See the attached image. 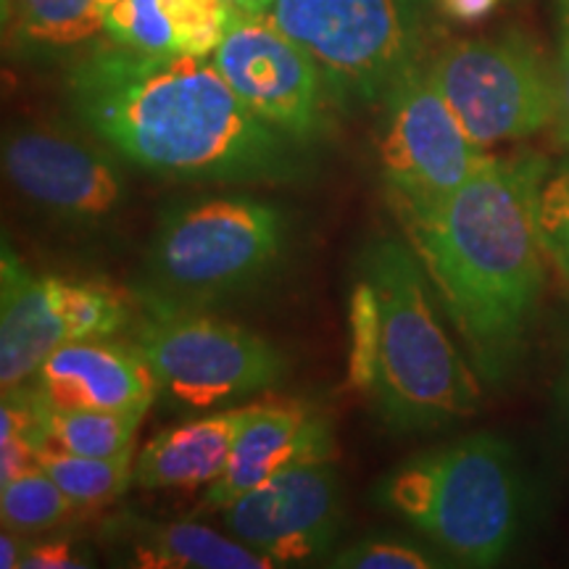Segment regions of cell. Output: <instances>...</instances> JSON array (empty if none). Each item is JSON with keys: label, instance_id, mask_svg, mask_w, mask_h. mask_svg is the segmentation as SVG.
Returning <instances> with one entry per match:
<instances>
[{"label": "cell", "instance_id": "1", "mask_svg": "<svg viewBox=\"0 0 569 569\" xmlns=\"http://www.w3.org/2000/svg\"><path fill=\"white\" fill-rule=\"evenodd\" d=\"M67 98L82 127L148 172L234 184L311 177L309 148L256 117L211 56H153L111 42L71 63Z\"/></svg>", "mask_w": 569, "mask_h": 569}, {"label": "cell", "instance_id": "2", "mask_svg": "<svg viewBox=\"0 0 569 569\" xmlns=\"http://www.w3.org/2000/svg\"><path fill=\"white\" fill-rule=\"evenodd\" d=\"M546 172L549 163L538 153L490 156L446 201L396 211L467 359L488 386L517 369L543 296L538 193Z\"/></svg>", "mask_w": 569, "mask_h": 569}, {"label": "cell", "instance_id": "3", "mask_svg": "<svg viewBox=\"0 0 569 569\" xmlns=\"http://www.w3.org/2000/svg\"><path fill=\"white\" fill-rule=\"evenodd\" d=\"M359 269L375 282L380 301V353L369 398L382 422L415 432L478 415V372L440 322L438 296L415 248L375 238Z\"/></svg>", "mask_w": 569, "mask_h": 569}, {"label": "cell", "instance_id": "4", "mask_svg": "<svg viewBox=\"0 0 569 569\" xmlns=\"http://www.w3.org/2000/svg\"><path fill=\"white\" fill-rule=\"evenodd\" d=\"M375 501L467 567H493L519 536L522 475L507 440L478 432L396 467Z\"/></svg>", "mask_w": 569, "mask_h": 569}, {"label": "cell", "instance_id": "5", "mask_svg": "<svg viewBox=\"0 0 569 569\" xmlns=\"http://www.w3.org/2000/svg\"><path fill=\"white\" fill-rule=\"evenodd\" d=\"M288 213L253 196H217L161 213L134 298L188 309L259 288L280 267Z\"/></svg>", "mask_w": 569, "mask_h": 569}, {"label": "cell", "instance_id": "6", "mask_svg": "<svg viewBox=\"0 0 569 569\" xmlns=\"http://www.w3.org/2000/svg\"><path fill=\"white\" fill-rule=\"evenodd\" d=\"M436 0H274L267 17L319 63L338 103L375 106L425 59Z\"/></svg>", "mask_w": 569, "mask_h": 569}, {"label": "cell", "instance_id": "7", "mask_svg": "<svg viewBox=\"0 0 569 569\" xmlns=\"http://www.w3.org/2000/svg\"><path fill=\"white\" fill-rule=\"evenodd\" d=\"M132 346L159 388L190 409H211L274 388L288 359L267 338L203 309L134 298Z\"/></svg>", "mask_w": 569, "mask_h": 569}, {"label": "cell", "instance_id": "8", "mask_svg": "<svg viewBox=\"0 0 569 569\" xmlns=\"http://www.w3.org/2000/svg\"><path fill=\"white\" fill-rule=\"evenodd\" d=\"M427 63L469 138L480 146L530 138L557 119V71L522 32L448 42Z\"/></svg>", "mask_w": 569, "mask_h": 569}, {"label": "cell", "instance_id": "9", "mask_svg": "<svg viewBox=\"0 0 569 569\" xmlns=\"http://www.w3.org/2000/svg\"><path fill=\"white\" fill-rule=\"evenodd\" d=\"M488 159L486 146L469 138L440 96L425 61L411 67L380 101L375 161L393 211L446 201Z\"/></svg>", "mask_w": 569, "mask_h": 569}, {"label": "cell", "instance_id": "10", "mask_svg": "<svg viewBox=\"0 0 569 569\" xmlns=\"http://www.w3.org/2000/svg\"><path fill=\"white\" fill-rule=\"evenodd\" d=\"M134 301L109 284L34 274L9 240L0 256V388L30 386L42 361L74 340L130 330Z\"/></svg>", "mask_w": 569, "mask_h": 569}, {"label": "cell", "instance_id": "11", "mask_svg": "<svg viewBox=\"0 0 569 569\" xmlns=\"http://www.w3.org/2000/svg\"><path fill=\"white\" fill-rule=\"evenodd\" d=\"M211 61L256 117L298 146L327 138V103L336 101L330 84L311 53L269 17L234 13Z\"/></svg>", "mask_w": 569, "mask_h": 569}, {"label": "cell", "instance_id": "12", "mask_svg": "<svg viewBox=\"0 0 569 569\" xmlns=\"http://www.w3.org/2000/svg\"><path fill=\"white\" fill-rule=\"evenodd\" d=\"M340 480L332 459L303 461L219 511L227 530L277 567L325 557L340 530Z\"/></svg>", "mask_w": 569, "mask_h": 569}, {"label": "cell", "instance_id": "13", "mask_svg": "<svg viewBox=\"0 0 569 569\" xmlns=\"http://www.w3.org/2000/svg\"><path fill=\"white\" fill-rule=\"evenodd\" d=\"M3 172L27 201L69 222H101L127 198L124 177L106 156L53 127L6 134Z\"/></svg>", "mask_w": 569, "mask_h": 569}, {"label": "cell", "instance_id": "14", "mask_svg": "<svg viewBox=\"0 0 569 569\" xmlns=\"http://www.w3.org/2000/svg\"><path fill=\"white\" fill-rule=\"evenodd\" d=\"M317 459H332V432L319 411L298 401L253 403L224 472L206 490L203 511H222L284 469Z\"/></svg>", "mask_w": 569, "mask_h": 569}, {"label": "cell", "instance_id": "15", "mask_svg": "<svg viewBox=\"0 0 569 569\" xmlns=\"http://www.w3.org/2000/svg\"><path fill=\"white\" fill-rule=\"evenodd\" d=\"M32 390L53 409L148 411L161 388L138 348L90 338L48 356L32 377Z\"/></svg>", "mask_w": 569, "mask_h": 569}, {"label": "cell", "instance_id": "16", "mask_svg": "<svg viewBox=\"0 0 569 569\" xmlns=\"http://www.w3.org/2000/svg\"><path fill=\"white\" fill-rule=\"evenodd\" d=\"M251 411L253 403L156 432L138 451L134 482L148 490L211 486L224 472L232 440Z\"/></svg>", "mask_w": 569, "mask_h": 569}, {"label": "cell", "instance_id": "17", "mask_svg": "<svg viewBox=\"0 0 569 569\" xmlns=\"http://www.w3.org/2000/svg\"><path fill=\"white\" fill-rule=\"evenodd\" d=\"M106 540L124 549L127 565L146 569H272L274 559L243 540L198 522H151L122 517L109 525Z\"/></svg>", "mask_w": 569, "mask_h": 569}, {"label": "cell", "instance_id": "18", "mask_svg": "<svg viewBox=\"0 0 569 569\" xmlns=\"http://www.w3.org/2000/svg\"><path fill=\"white\" fill-rule=\"evenodd\" d=\"M101 34L98 0H3V42L13 56L59 59Z\"/></svg>", "mask_w": 569, "mask_h": 569}, {"label": "cell", "instance_id": "19", "mask_svg": "<svg viewBox=\"0 0 569 569\" xmlns=\"http://www.w3.org/2000/svg\"><path fill=\"white\" fill-rule=\"evenodd\" d=\"M42 403V401H40ZM146 411H96L40 407V448L80 453V457H119L134 451V432Z\"/></svg>", "mask_w": 569, "mask_h": 569}, {"label": "cell", "instance_id": "20", "mask_svg": "<svg viewBox=\"0 0 569 569\" xmlns=\"http://www.w3.org/2000/svg\"><path fill=\"white\" fill-rule=\"evenodd\" d=\"M132 453L119 457H80V453L40 448L38 467L67 493L77 507H98L122 496L134 480Z\"/></svg>", "mask_w": 569, "mask_h": 569}, {"label": "cell", "instance_id": "21", "mask_svg": "<svg viewBox=\"0 0 569 569\" xmlns=\"http://www.w3.org/2000/svg\"><path fill=\"white\" fill-rule=\"evenodd\" d=\"M103 32L113 46L153 56L180 53V34L169 0H119L103 11Z\"/></svg>", "mask_w": 569, "mask_h": 569}, {"label": "cell", "instance_id": "22", "mask_svg": "<svg viewBox=\"0 0 569 569\" xmlns=\"http://www.w3.org/2000/svg\"><path fill=\"white\" fill-rule=\"evenodd\" d=\"M74 507L77 503L40 467L0 486L3 528L17 530L21 536L56 528Z\"/></svg>", "mask_w": 569, "mask_h": 569}, {"label": "cell", "instance_id": "23", "mask_svg": "<svg viewBox=\"0 0 569 569\" xmlns=\"http://www.w3.org/2000/svg\"><path fill=\"white\" fill-rule=\"evenodd\" d=\"M380 353V301L375 282L359 269L348 301V386L372 396Z\"/></svg>", "mask_w": 569, "mask_h": 569}, {"label": "cell", "instance_id": "24", "mask_svg": "<svg viewBox=\"0 0 569 569\" xmlns=\"http://www.w3.org/2000/svg\"><path fill=\"white\" fill-rule=\"evenodd\" d=\"M538 234L546 259L569 282V161L549 169L540 184Z\"/></svg>", "mask_w": 569, "mask_h": 569}, {"label": "cell", "instance_id": "25", "mask_svg": "<svg viewBox=\"0 0 569 569\" xmlns=\"http://www.w3.org/2000/svg\"><path fill=\"white\" fill-rule=\"evenodd\" d=\"M169 9L184 56H213L238 13L227 0H169Z\"/></svg>", "mask_w": 569, "mask_h": 569}, {"label": "cell", "instance_id": "26", "mask_svg": "<svg viewBox=\"0 0 569 569\" xmlns=\"http://www.w3.org/2000/svg\"><path fill=\"white\" fill-rule=\"evenodd\" d=\"M338 569H432L440 567L430 553L396 538H365L330 559Z\"/></svg>", "mask_w": 569, "mask_h": 569}, {"label": "cell", "instance_id": "27", "mask_svg": "<svg viewBox=\"0 0 569 569\" xmlns=\"http://www.w3.org/2000/svg\"><path fill=\"white\" fill-rule=\"evenodd\" d=\"M557 21V119L553 138L569 151V0H553Z\"/></svg>", "mask_w": 569, "mask_h": 569}, {"label": "cell", "instance_id": "28", "mask_svg": "<svg viewBox=\"0 0 569 569\" xmlns=\"http://www.w3.org/2000/svg\"><path fill=\"white\" fill-rule=\"evenodd\" d=\"M24 569H67V567H90L77 553L69 540H46V543H34L27 549V557L21 561Z\"/></svg>", "mask_w": 569, "mask_h": 569}, {"label": "cell", "instance_id": "29", "mask_svg": "<svg viewBox=\"0 0 569 569\" xmlns=\"http://www.w3.org/2000/svg\"><path fill=\"white\" fill-rule=\"evenodd\" d=\"M501 0H436L440 17L459 21V24H475L498 9Z\"/></svg>", "mask_w": 569, "mask_h": 569}, {"label": "cell", "instance_id": "30", "mask_svg": "<svg viewBox=\"0 0 569 569\" xmlns=\"http://www.w3.org/2000/svg\"><path fill=\"white\" fill-rule=\"evenodd\" d=\"M27 549H30V546L24 543L21 532L6 528L3 536H0V567L19 569L21 561L27 557Z\"/></svg>", "mask_w": 569, "mask_h": 569}, {"label": "cell", "instance_id": "31", "mask_svg": "<svg viewBox=\"0 0 569 569\" xmlns=\"http://www.w3.org/2000/svg\"><path fill=\"white\" fill-rule=\"evenodd\" d=\"M238 13H251V17H267L274 0H227Z\"/></svg>", "mask_w": 569, "mask_h": 569}, {"label": "cell", "instance_id": "32", "mask_svg": "<svg viewBox=\"0 0 569 569\" xmlns=\"http://www.w3.org/2000/svg\"><path fill=\"white\" fill-rule=\"evenodd\" d=\"M561 403H565V415H567V422H569V348H567L565 369H561Z\"/></svg>", "mask_w": 569, "mask_h": 569}, {"label": "cell", "instance_id": "33", "mask_svg": "<svg viewBox=\"0 0 569 569\" xmlns=\"http://www.w3.org/2000/svg\"><path fill=\"white\" fill-rule=\"evenodd\" d=\"M98 3H101V9L106 11V9H109V6H113V3H119V0H98Z\"/></svg>", "mask_w": 569, "mask_h": 569}]
</instances>
